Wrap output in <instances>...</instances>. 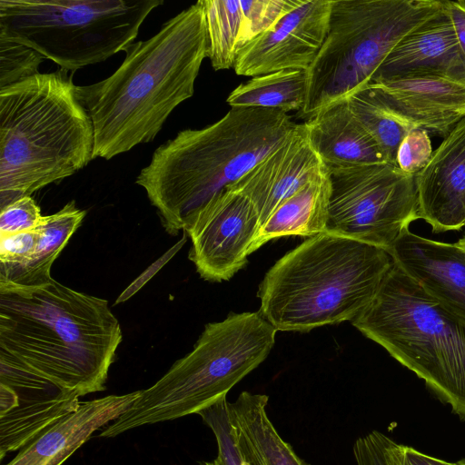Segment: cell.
<instances>
[{
  "label": "cell",
  "mask_w": 465,
  "mask_h": 465,
  "mask_svg": "<svg viewBox=\"0 0 465 465\" xmlns=\"http://www.w3.org/2000/svg\"><path fill=\"white\" fill-rule=\"evenodd\" d=\"M420 219L435 233L465 226V117L415 175Z\"/></svg>",
  "instance_id": "9a60e30c"
},
{
  "label": "cell",
  "mask_w": 465,
  "mask_h": 465,
  "mask_svg": "<svg viewBox=\"0 0 465 465\" xmlns=\"http://www.w3.org/2000/svg\"><path fill=\"white\" fill-rule=\"evenodd\" d=\"M85 211L67 203L60 211L45 215L40 224V235L32 255L23 263L0 266V282L35 287L49 282L51 268L69 239L81 225Z\"/></svg>",
  "instance_id": "7402d4cb"
},
{
  "label": "cell",
  "mask_w": 465,
  "mask_h": 465,
  "mask_svg": "<svg viewBox=\"0 0 465 465\" xmlns=\"http://www.w3.org/2000/svg\"><path fill=\"white\" fill-rule=\"evenodd\" d=\"M74 393L18 399L12 410L0 414V458L20 450L43 430L75 410L81 401Z\"/></svg>",
  "instance_id": "603a6c76"
},
{
  "label": "cell",
  "mask_w": 465,
  "mask_h": 465,
  "mask_svg": "<svg viewBox=\"0 0 465 465\" xmlns=\"http://www.w3.org/2000/svg\"><path fill=\"white\" fill-rule=\"evenodd\" d=\"M418 74L465 83V59L444 4L437 15L394 46L372 79Z\"/></svg>",
  "instance_id": "e0dca14e"
},
{
  "label": "cell",
  "mask_w": 465,
  "mask_h": 465,
  "mask_svg": "<svg viewBox=\"0 0 465 465\" xmlns=\"http://www.w3.org/2000/svg\"><path fill=\"white\" fill-rule=\"evenodd\" d=\"M325 169L304 123L296 124L278 147L226 188L251 201L262 225L282 203Z\"/></svg>",
  "instance_id": "4fadbf2b"
},
{
  "label": "cell",
  "mask_w": 465,
  "mask_h": 465,
  "mask_svg": "<svg viewBox=\"0 0 465 465\" xmlns=\"http://www.w3.org/2000/svg\"><path fill=\"white\" fill-rule=\"evenodd\" d=\"M44 218L31 196H24L0 209V236L33 230Z\"/></svg>",
  "instance_id": "1f68e13d"
},
{
  "label": "cell",
  "mask_w": 465,
  "mask_h": 465,
  "mask_svg": "<svg viewBox=\"0 0 465 465\" xmlns=\"http://www.w3.org/2000/svg\"><path fill=\"white\" fill-rule=\"evenodd\" d=\"M433 150L430 135L414 128L401 142L396 153V165L404 173L416 175L429 163Z\"/></svg>",
  "instance_id": "4dcf8cb0"
},
{
  "label": "cell",
  "mask_w": 465,
  "mask_h": 465,
  "mask_svg": "<svg viewBox=\"0 0 465 465\" xmlns=\"http://www.w3.org/2000/svg\"><path fill=\"white\" fill-rule=\"evenodd\" d=\"M163 0H0V34L74 72L125 51Z\"/></svg>",
  "instance_id": "9c48e42d"
},
{
  "label": "cell",
  "mask_w": 465,
  "mask_h": 465,
  "mask_svg": "<svg viewBox=\"0 0 465 465\" xmlns=\"http://www.w3.org/2000/svg\"><path fill=\"white\" fill-rule=\"evenodd\" d=\"M39 235L40 225L30 231L0 236V266L25 262L32 255Z\"/></svg>",
  "instance_id": "d6a6232c"
},
{
  "label": "cell",
  "mask_w": 465,
  "mask_h": 465,
  "mask_svg": "<svg viewBox=\"0 0 465 465\" xmlns=\"http://www.w3.org/2000/svg\"><path fill=\"white\" fill-rule=\"evenodd\" d=\"M45 57L0 34V90L38 74Z\"/></svg>",
  "instance_id": "4316f807"
},
{
  "label": "cell",
  "mask_w": 465,
  "mask_h": 465,
  "mask_svg": "<svg viewBox=\"0 0 465 465\" xmlns=\"http://www.w3.org/2000/svg\"><path fill=\"white\" fill-rule=\"evenodd\" d=\"M261 227L251 201L225 188L201 207L183 230L192 241L189 258L202 278L227 281L257 250Z\"/></svg>",
  "instance_id": "8fae6325"
},
{
  "label": "cell",
  "mask_w": 465,
  "mask_h": 465,
  "mask_svg": "<svg viewBox=\"0 0 465 465\" xmlns=\"http://www.w3.org/2000/svg\"><path fill=\"white\" fill-rule=\"evenodd\" d=\"M277 330L260 312L231 313L205 325L193 351L139 395L100 437L198 414L224 397L272 351Z\"/></svg>",
  "instance_id": "52a82bcc"
},
{
  "label": "cell",
  "mask_w": 465,
  "mask_h": 465,
  "mask_svg": "<svg viewBox=\"0 0 465 465\" xmlns=\"http://www.w3.org/2000/svg\"><path fill=\"white\" fill-rule=\"evenodd\" d=\"M123 340L104 299L52 279L25 287L0 282V360L79 397L105 389Z\"/></svg>",
  "instance_id": "7a4b0ae2"
},
{
  "label": "cell",
  "mask_w": 465,
  "mask_h": 465,
  "mask_svg": "<svg viewBox=\"0 0 465 465\" xmlns=\"http://www.w3.org/2000/svg\"><path fill=\"white\" fill-rule=\"evenodd\" d=\"M304 124L327 169L388 163L377 143L353 116L347 99L330 104Z\"/></svg>",
  "instance_id": "d6986e66"
},
{
  "label": "cell",
  "mask_w": 465,
  "mask_h": 465,
  "mask_svg": "<svg viewBox=\"0 0 465 465\" xmlns=\"http://www.w3.org/2000/svg\"><path fill=\"white\" fill-rule=\"evenodd\" d=\"M240 2L242 10V49L295 8L301 0H240Z\"/></svg>",
  "instance_id": "83f0119b"
},
{
  "label": "cell",
  "mask_w": 465,
  "mask_h": 465,
  "mask_svg": "<svg viewBox=\"0 0 465 465\" xmlns=\"http://www.w3.org/2000/svg\"><path fill=\"white\" fill-rule=\"evenodd\" d=\"M426 292L465 318V250L433 241L405 227L387 251Z\"/></svg>",
  "instance_id": "2e32d148"
},
{
  "label": "cell",
  "mask_w": 465,
  "mask_h": 465,
  "mask_svg": "<svg viewBox=\"0 0 465 465\" xmlns=\"http://www.w3.org/2000/svg\"><path fill=\"white\" fill-rule=\"evenodd\" d=\"M443 4L452 22L460 51L465 59V0H443Z\"/></svg>",
  "instance_id": "e575fe53"
},
{
  "label": "cell",
  "mask_w": 465,
  "mask_h": 465,
  "mask_svg": "<svg viewBox=\"0 0 465 465\" xmlns=\"http://www.w3.org/2000/svg\"><path fill=\"white\" fill-rule=\"evenodd\" d=\"M94 144L92 120L67 71L0 90V209L83 169Z\"/></svg>",
  "instance_id": "277c9868"
},
{
  "label": "cell",
  "mask_w": 465,
  "mask_h": 465,
  "mask_svg": "<svg viewBox=\"0 0 465 465\" xmlns=\"http://www.w3.org/2000/svg\"><path fill=\"white\" fill-rule=\"evenodd\" d=\"M398 443L379 430L359 437L352 448L356 465H399Z\"/></svg>",
  "instance_id": "f546056e"
},
{
  "label": "cell",
  "mask_w": 465,
  "mask_h": 465,
  "mask_svg": "<svg viewBox=\"0 0 465 465\" xmlns=\"http://www.w3.org/2000/svg\"><path fill=\"white\" fill-rule=\"evenodd\" d=\"M124 52V62L112 75L93 84L75 85L94 126V159L110 160L153 141L170 114L193 96L208 54L201 2Z\"/></svg>",
  "instance_id": "6da1fadb"
},
{
  "label": "cell",
  "mask_w": 465,
  "mask_h": 465,
  "mask_svg": "<svg viewBox=\"0 0 465 465\" xmlns=\"http://www.w3.org/2000/svg\"><path fill=\"white\" fill-rule=\"evenodd\" d=\"M331 9V0H301L239 51L235 73L254 77L282 70L307 71L323 45Z\"/></svg>",
  "instance_id": "7c38bea8"
},
{
  "label": "cell",
  "mask_w": 465,
  "mask_h": 465,
  "mask_svg": "<svg viewBox=\"0 0 465 465\" xmlns=\"http://www.w3.org/2000/svg\"><path fill=\"white\" fill-rule=\"evenodd\" d=\"M454 465H465V458H463L458 461H455Z\"/></svg>",
  "instance_id": "74e56055"
},
{
  "label": "cell",
  "mask_w": 465,
  "mask_h": 465,
  "mask_svg": "<svg viewBox=\"0 0 465 465\" xmlns=\"http://www.w3.org/2000/svg\"><path fill=\"white\" fill-rule=\"evenodd\" d=\"M329 197L330 181L326 168L277 207L262 225L256 248L281 237H312L325 232Z\"/></svg>",
  "instance_id": "44dd1931"
},
{
  "label": "cell",
  "mask_w": 465,
  "mask_h": 465,
  "mask_svg": "<svg viewBox=\"0 0 465 465\" xmlns=\"http://www.w3.org/2000/svg\"><path fill=\"white\" fill-rule=\"evenodd\" d=\"M200 465H219V463L215 460H213L212 461L202 462L200 463Z\"/></svg>",
  "instance_id": "8d00e7d4"
},
{
  "label": "cell",
  "mask_w": 465,
  "mask_h": 465,
  "mask_svg": "<svg viewBox=\"0 0 465 465\" xmlns=\"http://www.w3.org/2000/svg\"><path fill=\"white\" fill-rule=\"evenodd\" d=\"M393 260L383 249L322 232L282 256L260 284V312L277 331H309L355 320Z\"/></svg>",
  "instance_id": "5b68a950"
},
{
  "label": "cell",
  "mask_w": 465,
  "mask_h": 465,
  "mask_svg": "<svg viewBox=\"0 0 465 465\" xmlns=\"http://www.w3.org/2000/svg\"><path fill=\"white\" fill-rule=\"evenodd\" d=\"M399 116L445 138L465 117V83L437 75L373 78L368 84Z\"/></svg>",
  "instance_id": "5bb4252c"
},
{
  "label": "cell",
  "mask_w": 465,
  "mask_h": 465,
  "mask_svg": "<svg viewBox=\"0 0 465 465\" xmlns=\"http://www.w3.org/2000/svg\"><path fill=\"white\" fill-rule=\"evenodd\" d=\"M442 7V0H331L301 115L309 119L367 86L394 46Z\"/></svg>",
  "instance_id": "ba28073f"
},
{
  "label": "cell",
  "mask_w": 465,
  "mask_h": 465,
  "mask_svg": "<svg viewBox=\"0 0 465 465\" xmlns=\"http://www.w3.org/2000/svg\"><path fill=\"white\" fill-rule=\"evenodd\" d=\"M307 94V71L282 70L252 77L228 95L232 108H265L285 114L301 111Z\"/></svg>",
  "instance_id": "cb8c5ba5"
},
{
  "label": "cell",
  "mask_w": 465,
  "mask_h": 465,
  "mask_svg": "<svg viewBox=\"0 0 465 465\" xmlns=\"http://www.w3.org/2000/svg\"><path fill=\"white\" fill-rule=\"evenodd\" d=\"M205 18L208 54L214 70L234 66L241 49L242 10L240 0H200Z\"/></svg>",
  "instance_id": "484cf974"
},
{
  "label": "cell",
  "mask_w": 465,
  "mask_h": 465,
  "mask_svg": "<svg viewBox=\"0 0 465 465\" xmlns=\"http://www.w3.org/2000/svg\"><path fill=\"white\" fill-rule=\"evenodd\" d=\"M353 116L377 143L388 163L396 164L397 149L416 128L392 111L369 85L347 98Z\"/></svg>",
  "instance_id": "d4e9b609"
},
{
  "label": "cell",
  "mask_w": 465,
  "mask_h": 465,
  "mask_svg": "<svg viewBox=\"0 0 465 465\" xmlns=\"http://www.w3.org/2000/svg\"><path fill=\"white\" fill-rule=\"evenodd\" d=\"M397 455L399 465H454V462L432 457L401 443L398 444Z\"/></svg>",
  "instance_id": "836d02e7"
},
{
  "label": "cell",
  "mask_w": 465,
  "mask_h": 465,
  "mask_svg": "<svg viewBox=\"0 0 465 465\" xmlns=\"http://www.w3.org/2000/svg\"><path fill=\"white\" fill-rule=\"evenodd\" d=\"M269 397L242 391L228 404L232 431L250 465H310L285 441L267 413Z\"/></svg>",
  "instance_id": "ffe728a7"
},
{
  "label": "cell",
  "mask_w": 465,
  "mask_h": 465,
  "mask_svg": "<svg viewBox=\"0 0 465 465\" xmlns=\"http://www.w3.org/2000/svg\"><path fill=\"white\" fill-rule=\"evenodd\" d=\"M423 380L465 421V318L426 292L396 263L351 322Z\"/></svg>",
  "instance_id": "8992f818"
},
{
  "label": "cell",
  "mask_w": 465,
  "mask_h": 465,
  "mask_svg": "<svg viewBox=\"0 0 465 465\" xmlns=\"http://www.w3.org/2000/svg\"><path fill=\"white\" fill-rule=\"evenodd\" d=\"M139 391L81 401L79 406L43 430L5 465H61L94 431L120 417Z\"/></svg>",
  "instance_id": "ac0fdd59"
},
{
  "label": "cell",
  "mask_w": 465,
  "mask_h": 465,
  "mask_svg": "<svg viewBox=\"0 0 465 465\" xmlns=\"http://www.w3.org/2000/svg\"><path fill=\"white\" fill-rule=\"evenodd\" d=\"M456 244L465 250V237L460 239Z\"/></svg>",
  "instance_id": "d590c367"
},
{
  "label": "cell",
  "mask_w": 465,
  "mask_h": 465,
  "mask_svg": "<svg viewBox=\"0 0 465 465\" xmlns=\"http://www.w3.org/2000/svg\"><path fill=\"white\" fill-rule=\"evenodd\" d=\"M229 401L223 398L212 406L201 411L198 415L212 430L218 448L214 459L219 465H250L240 450L235 437L232 431L229 415Z\"/></svg>",
  "instance_id": "f1b7e54d"
},
{
  "label": "cell",
  "mask_w": 465,
  "mask_h": 465,
  "mask_svg": "<svg viewBox=\"0 0 465 465\" xmlns=\"http://www.w3.org/2000/svg\"><path fill=\"white\" fill-rule=\"evenodd\" d=\"M327 170L330 197L325 232L387 252L401 231L420 219L415 175L396 164Z\"/></svg>",
  "instance_id": "30bf717a"
},
{
  "label": "cell",
  "mask_w": 465,
  "mask_h": 465,
  "mask_svg": "<svg viewBox=\"0 0 465 465\" xmlns=\"http://www.w3.org/2000/svg\"><path fill=\"white\" fill-rule=\"evenodd\" d=\"M288 114L232 108L202 129H186L159 146L136 178L165 230L177 234L213 195L236 183L295 127Z\"/></svg>",
  "instance_id": "3957f363"
}]
</instances>
